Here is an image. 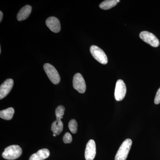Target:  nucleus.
<instances>
[{
  "mask_svg": "<svg viewBox=\"0 0 160 160\" xmlns=\"http://www.w3.org/2000/svg\"><path fill=\"white\" fill-rule=\"evenodd\" d=\"M46 25L47 27L53 32L57 33L61 30V24L57 18L51 17L46 20Z\"/></svg>",
  "mask_w": 160,
  "mask_h": 160,
  "instance_id": "obj_11",
  "label": "nucleus"
},
{
  "mask_svg": "<svg viewBox=\"0 0 160 160\" xmlns=\"http://www.w3.org/2000/svg\"><path fill=\"white\" fill-rule=\"evenodd\" d=\"M154 103L156 105L160 103V88L158 90L154 99Z\"/></svg>",
  "mask_w": 160,
  "mask_h": 160,
  "instance_id": "obj_18",
  "label": "nucleus"
},
{
  "mask_svg": "<svg viewBox=\"0 0 160 160\" xmlns=\"http://www.w3.org/2000/svg\"><path fill=\"white\" fill-rule=\"evenodd\" d=\"M126 93V84L123 80H118L116 84L114 96L115 99L117 101H121L125 98Z\"/></svg>",
  "mask_w": 160,
  "mask_h": 160,
  "instance_id": "obj_8",
  "label": "nucleus"
},
{
  "mask_svg": "<svg viewBox=\"0 0 160 160\" xmlns=\"http://www.w3.org/2000/svg\"><path fill=\"white\" fill-rule=\"evenodd\" d=\"M14 113V109L9 108L0 111V117L4 120H10L12 119Z\"/></svg>",
  "mask_w": 160,
  "mask_h": 160,
  "instance_id": "obj_15",
  "label": "nucleus"
},
{
  "mask_svg": "<svg viewBox=\"0 0 160 160\" xmlns=\"http://www.w3.org/2000/svg\"><path fill=\"white\" fill-rule=\"evenodd\" d=\"M13 86V81L12 79L6 80L0 86V99L4 98L9 94Z\"/></svg>",
  "mask_w": 160,
  "mask_h": 160,
  "instance_id": "obj_10",
  "label": "nucleus"
},
{
  "mask_svg": "<svg viewBox=\"0 0 160 160\" xmlns=\"http://www.w3.org/2000/svg\"><path fill=\"white\" fill-rule=\"evenodd\" d=\"M63 142L65 143H70L72 141V137L69 132H66L63 138Z\"/></svg>",
  "mask_w": 160,
  "mask_h": 160,
  "instance_id": "obj_17",
  "label": "nucleus"
},
{
  "mask_svg": "<svg viewBox=\"0 0 160 160\" xmlns=\"http://www.w3.org/2000/svg\"><path fill=\"white\" fill-rule=\"evenodd\" d=\"M32 11V7L29 5H26L22 7L17 15V19L18 21H24L29 17Z\"/></svg>",
  "mask_w": 160,
  "mask_h": 160,
  "instance_id": "obj_13",
  "label": "nucleus"
},
{
  "mask_svg": "<svg viewBox=\"0 0 160 160\" xmlns=\"http://www.w3.org/2000/svg\"><path fill=\"white\" fill-rule=\"evenodd\" d=\"M139 36L141 39L152 47H157L159 46V41L157 38L149 32H142L140 33Z\"/></svg>",
  "mask_w": 160,
  "mask_h": 160,
  "instance_id": "obj_7",
  "label": "nucleus"
},
{
  "mask_svg": "<svg viewBox=\"0 0 160 160\" xmlns=\"http://www.w3.org/2000/svg\"><path fill=\"white\" fill-rule=\"evenodd\" d=\"M96 154V147L95 141L90 140L86 145L85 156L86 160H93Z\"/></svg>",
  "mask_w": 160,
  "mask_h": 160,
  "instance_id": "obj_9",
  "label": "nucleus"
},
{
  "mask_svg": "<svg viewBox=\"0 0 160 160\" xmlns=\"http://www.w3.org/2000/svg\"><path fill=\"white\" fill-rule=\"evenodd\" d=\"M49 151L47 149H40L34 154L32 155L29 160H44L49 158Z\"/></svg>",
  "mask_w": 160,
  "mask_h": 160,
  "instance_id": "obj_12",
  "label": "nucleus"
},
{
  "mask_svg": "<svg viewBox=\"0 0 160 160\" xmlns=\"http://www.w3.org/2000/svg\"><path fill=\"white\" fill-rule=\"evenodd\" d=\"M72 85L74 89L80 93H83L86 91V82L81 73H77L75 74L72 81Z\"/></svg>",
  "mask_w": 160,
  "mask_h": 160,
  "instance_id": "obj_6",
  "label": "nucleus"
},
{
  "mask_svg": "<svg viewBox=\"0 0 160 160\" xmlns=\"http://www.w3.org/2000/svg\"><path fill=\"white\" fill-rule=\"evenodd\" d=\"M56 135L55 134H53V136L56 137Z\"/></svg>",
  "mask_w": 160,
  "mask_h": 160,
  "instance_id": "obj_21",
  "label": "nucleus"
},
{
  "mask_svg": "<svg viewBox=\"0 0 160 160\" xmlns=\"http://www.w3.org/2000/svg\"><path fill=\"white\" fill-rule=\"evenodd\" d=\"M65 108L63 106H58L55 110V114L56 116V121H55L52 124L51 130L53 134L58 135L62 131L63 124L62 119L64 114Z\"/></svg>",
  "mask_w": 160,
  "mask_h": 160,
  "instance_id": "obj_1",
  "label": "nucleus"
},
{
  "mask_svg": "<svg viewBox=\"0 0 160 160\" xmlns=\"http://www.w3.org/2000/svg\"><path fill=\"white\" fill-rule=\"evenodd\" d=\"M3 16V12L2 11H0V22H2V20Z\"/></svg>",
  "mask_w": 160,
  "mask_h": 160,
  "instance_id": "obj_19",
  "label": "nucleus"
},
{
  "mask_svg": "<svg viewBox=\"0 0 160 160\" xmlns=\"http://www.w3.org/2000/svg\"><path fill=\"white\" fill-rule=\"evenodd\" d=\"M22 153V150L19 146L12 145L5 149L2 156L6 160H13L19 158Z\"/></svg>",
  "mask_w": 160,
  "mask_h": 160,
  "instance_id": "obj_2",
  "label": "nucleus"
},
{
  "mask_svg": "<svg viewBox=\"0 0 160 160\" xmlns=\"http://www.w3.org/2000/svg\"><path fill=\"white\" fill-rule=\"evenodd\" d=\"M1 52H2V49H1V47H0V53H1Z\"/></svg>",
  "mask_w": 160,
  "mask_h": 160,
  "instance_id": "obj_20",
  "label": "nucleus"
},
{
  "mask_svg": "<svg viewBox=\"0 0 160 160\" xmlns=\"http://www.w3.org/2000/svg\"><path fill=\"white\" fill-rule=\"evenodd\" d=\"M120 2L119 0H106L100 4L99 7L103 10H108L116 6Z\"/></svg>",
  "mask_w": 160,
  "mask_h": 160,
  "instance_id": "obj_14",
  "label": "nucleus"
},
{
  "mask_svg": "<svg viewBox=\"0 0 160 160\" xmlns=\"http://www.w3.org/2000/svg\"><path fill=\"white\" fill-rule=\"evenodd\" d=\"M69 128L70 131L73 134H75L77 132L78 124L75 120L72 119L69 121Z\"/></svg>",
  "mask_w": 160,
  "mask_h": 160,
  "instance_id": "obj_16",
  "label": "nucleus"
},
{
  "mask_svg": "<svg viewBox=\"0 0 160 160\" xmlns=\"http://www.w3.org/2000/svg\"><path fill=\"white\" fill-rule=\"evenodd\" d=\"M44 69L52 82L55 85H57L59 83L61 78L58 72L54 66L49 63H46L44 65Z\"/></svg>",
  "mask_w": 160,
  "mask_h": 160,
  "instance_id": "obj_4",
  "label": "nucleus"
},
{
  "mask_svg": "<svg viewBox=\"0 0 160 160\" xmlns=\"http://www.w3.org/2000/svg\"><path fill=\"white\" fill-rule=\"evenodd\" d=\"M90 51L93 57L99 62L103 65H106L108 62V58L106 53L99 47L93 45L90 47Z\"/></svg>",
  "mask_w": 160,
  "mask_h": 160,
  "instance_id": "obj_5",
  "label": "nucleus"
},
{
  "mask_svg": "<svg viewBox=\"0 0 160 160\" xmlns=\"http://www.w3.org/2000/svg\"><path fill=\"white\" fill-rule=\"evenodd\" d=\"M132 144V141L130 139L125 140L118 150L115 160H126L131 149Z\"/></svg>",
  "mask_w": 160,
  "mask_h": 160,
  "instance_id": "obj_3",
  "label": "nucleus"
}]
</instances>
